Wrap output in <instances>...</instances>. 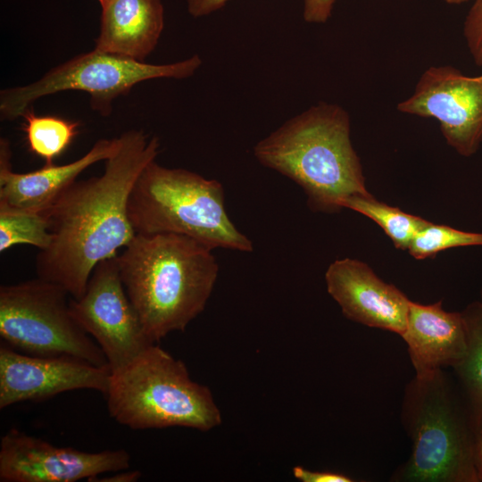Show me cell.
Listing matches in <instances>:
<instances>
[{
    "label": "cell",
    "instance_id": "5",
    "mask_svg": "<svg viewBox=\"0 0 482 482\" xmlns=\"http://www.w3.org/2000/svg\"><path fill=\"white\" fill-rule=\"evenodd\" d=\"M128 213L136 234L170 233L188 237L211 249L252 252V241L240 232L225 208L220 182L155 160L137 179Z\"/></svg>",
    "mask_w": 482,
    "mask_h": 482
},
{
    "label": "cell",
    "instance_id": "7",
    "mask_svg": "<svg viewBox=\"0 0 482 482\" xmlns=\"http://www.w3.org/2000/svg\"><path fill=\"white\" fill-rule=\"evenodd\" d=\"M203 60L197 54L171 63L153 64L93 49L52 68L39 79L0 91V117L14 120L44 96L63 91H83L92 109L107 117L113 101L134 86L154 79H186L193 76Z\"/></svg>",
    "mask_w": 482,
    "mask_h": 482
},
{
    "label": "cell",
    "instance_id": "22",
    "mask_svg": "<svg viewBox=\"0 0 482 482\" xmlns=\"http://www.w3.org/2000/svg\"><path fill=\"white\" fill-rule=\"evenodd\" d=\"M463 36L471 57L482 65V0H475L463 23Z\"/></svg>",
    "mask_w": 482,
    "mask_h": 482
},
{
    "label": "cell",
    "instance_id": "2",
    "mask_svg": "<svg viewBox=\"0 0 482 482\" xmlns=\"http://www.w3.org/2000/svg\"><path fill=\"white\" fill-rule=\"evenodd\" d=\"M212 250L182 235L136 234L117 254L125 290L154 342L184 331L204 310L219 273Z\"/></svg>",
    "mask_w": 482,
    "mask_h": 482
},
{
    "label": "cell",
    "instance_id": "14",
    "mask_svg": "<svg viewBox=\"0 0 482 482\" xmlns=\"http://www.w3.org/2000/svg\"><path fill=\"white\" fill-rule=\"evenodd\" d=\"M118 137L97 140L80 158L62 165L45 164L25 173L12 168V151L6 138L0 140V204L46 213L59 196L93 164L106 161L116 151Z\"/></svg>",
    "mask_w": 482,
    "mask_h": 482
},
{
    "label": "cell",
    "instance_id": "9",
    "mask_svg": "<svg viewBox=\"0 0 482 482\" xmlns=\"http://www.w3.org/2000/svg\"><path fill=\"white\" fill-rule=\"evenodd\" d=\"M116 256L98 262L84 294L70 299L73 317L99 345L112 372L155 343L128 296Z\"/></svg>",
    "mask_w": 482,
    "mask_h": 482
},
{
    "label": "cell",
    "instance_id": "18",
    "mask_svg": "<svg viewBox=\"0 0 482 482\" xmlns=\"http://www.w3.org/2000/svg\"><path fill=\"white\" fill-rule=\"evenodd\" d=\"M21 117L29 150L42 158L45 164H53L79 133L78 122L57 116L37 115L32 107Z\"/></svg>",
    "mask_w": 482,
    "mask_h": 482
},
{
    "label": "cell",
    "instance_id": "17",
    "mask_svg": "<svg viewBox=\"0 0 482 482\" xmlns=\"http://www.w3.org/2000/svg\"><path fill=\"white\" fill-rule=\"evenodd\" d=\"M467 328V351L453 370L456 385L476 435L482 432V304L462 313Z\"/></svg>",
    "mask_w": 482,
    "mask_h": 482
},
{
    "label": "cell",
    "instance_id": "20",
    "mask_svg": "<svg viewBox=\"0 0 482 482\" xmlns=\"http://www.w3.org/2000/svg\"><path fill=\"white\" fill-rule=\"evenodd\" d=\"M53 240L47 215L0 204V252L16 245H30L40 251Z\"/></svg>",
    "mask_w": 482,
    "mask_h": 482
},
{
    "label": "cell",
    "instance_id": "6",
    "mask_svg": "<svg viewBox=\"0 0 482 482\" xmlns=\"http://www.w3.org/2000/svg\"><path fill=\"white\" fill-rule=\"evenodd\" d=\"M110 416L131 429L188 428L209 431L222 422L210 388L157 343L111 374Z\"/></svg>",
    "mask_w": 482,
    "mask_h": 482
},
{
    "label": "cell",
    "instance_id": "4",
    "mask_svg": "<svg viewBox=\"0 0 482 482\" xmlns=\"http://www.w3.org/2000/svg\"><path fill=\"white\" fill-rule=\"evenodd\" d=\"M402 418L412 447L393 480L479 482L477 435L457 385L443 370L407 385Z\"/></svg>",
    "mask_w": 482,
    "mask_h": 482
},
{
    "label": "cell",
    "instance_id": "24",
    "mask_svg": "<svg viewBox=\"0 0 482 482\" xmlns=\"http://www.w3.org/2000/svg\"><path fill=\"white\" fill-rule=\"evenodd\" d=\"M294 477L302 482H352L353 479L333 471L310 470L301 466L293 468Z\"/></svg>",
    "mask_w": 482,
    "mask_h": 482
},
{
    "label": "cell",
    "instance_id": "26",
    "mask_svg": "<svg viewBox=\"0 0 482 482\" xmlns=\"http://www.w3.org/2000/svg\"><path fill=\"white\" fill-rule=\"evenodd\" d=\"M129 470V469H128ZM123 470L114 472L112 476L96 477L94 482H136L140 479L141 472L139 470Z\"/></svg>",
    "mask_w": 482,
    "mask_h": 482
},
{
    "label": "cell",
    "instance_id": "28",
    "mask_svg": "<svg viewBox=\"0 0 482 482\" xmlns=\"http://www.w3.org/2000/svg\"><path fill=\"white\" fill-rule=\"evenodd\" d=\"M444 1L449 4H460L468 0H444Z\"/></svg>",
    "mask_w": 482,
    "mask_h": 482
},
{
    "label": "cell",
    "instance_id": "19",
    "mask_svg": "<svg viewBox=\"0 0 482 482\" xmlns=\"http://www.w3.org/2000/svg\"><path fill=\"white\" fill-rule=\"evenodd\" d=\"M342 208L351 209L374 220L399 249H408L415 236L430 223L380 203L371 195L350 197L342 203Z\"/></svg>",
    "mask_w": 482,
    "mask_h": 482
},
{
    "label": "cell",
    "instance_id": "15",
    "mask_svg": "<svg viewBox=\"0 0 482 482\" xmlns=\"http://www.w3.org/2000/svg\"><path fill=\"white\" fill-rule=\"evenodd\" d=\"M401 337L407 344L417 377L454 367L468 346L463 314L445 312L441 301L429 305L411 301Z\"/></svg>",
    "mask_w": 482,
    "mask_h": 482
},
{
    "label": "cell",
    "instance_id": "3",
    "mask_svg": "<svg viewBox=\"0 0 482 482\" xmlns=\"http://www.w3.org/2000/svg\"><path fill=\"white\" fill-rule=\"evenodd\" d=\"M350 133L349 113L320 102L260 140L253 154L300 186L312 208L333 212L350 197L370 195Z\"/></svg>",
    "mask_w": 482,
    "mask_h": 482
},
{
    "label": "cell",
    "instance_id": "12",
    "mask_svg": "<svg viewBox=\"0 0 482 482\" xmlns=\"http://www.w3.org/2000/svg\"><path fill=\"white\" fill-rule=\"evenodd\" d=\"M111 369L69 357L33 356L5 344L0 346V409L21 402H39L56 395L90 389L104 395Z\"/></svg>",
    "mask_w": 482,
    "mask_h": 482
},
{
    "label": "cell",
    "instance_id": "8",
    "mask_svg": "<svg viewBox=\"0 0 482 482\" xmlns=\"http://www.w3.org/2000/svg\"><path fill=\"white\" fill-rule=\"evenodd\" d=\"M69 295L61 286L40 278L1 286L0 337L4 344L29 355L69 356L108 365L99 345L73 317Z\"/></svg>",
    "mask_w": 482,
    "mask_h": 482
},
{
    "label": "cell",
    "instance_id": "27",
    "mask_svg": "<svg viewBox=\"0 0 482 482\" xmlns=\"http://www.w3.org/2000/svg\"><path fill=\"white\" fill-rule=\"evenodd\" d=\"M476 467L478 481H482V432L477 435Z\"/></svg>",
    "mask_w": 482,
    "mask_h": 482
},
{
    "label": "cell",
    "instance_id": "23",
    "mask_svg": "<svg viewBox=\"0 0 482 482\" xmlns=\"http://www.w3.org/2000/svg\"><path fill=\"white\" fill-rule=\"evenodd\" d=\"M335 3L336 0H303V19L308 22H326Z\"/></svg>",
    "mask_w": 482,
    "mask_h": 482
},
{
    "label": "cell",
    "instance_id": "25",
    "mask_svg": "<svg viewBox=\"0 0 482 482\" xmlns=\"http://www.w3.org/2000/svg\"><path fill=\"white\" fill-rule=\"evenodd\" d=\"M230 0H187L188 13L199 18L221 9Z\"/></svg>",
    "mask_w": 482,
    "mask_h": 482
},
{
    "label": "cell",
    "instance_id": "13",
    "mask_svg": "<svg viewBox=\"0 0 482 482\" xmlns=\"http://www.w3.org/2000/svg\"><path fill=\"white\" fill-rule=\"evenodd\" d=\"M325 280L328 294L346 318L399 336L404 332L411 301L364 262L336 260L328 266Z\"/></svg>",
    "mask_w": 482,
    "mask_h": 482
},
{
    "label": "cell",
    "instance_id": "29",
    "mask_svg": "<svg viewBox=\"0 0 482 482\" xmlns=\"http://www.w3.org/2000/svg\"><path fill=\"white\" fill-rule=\"evenodd\" d=\"M100 4H103L106 0H98Z\"/></svg>",
    "mask_w": 482,
    "mask_h": 482
},
{
    "label": "cell",
    "instance_id": "10",
    "mask_svg": "<svg viewBox=\"0 0 482 482\" xmlns=\"http://www.w3.org/2000/svg\"><path fill=\"white\" fill-rule=\"evenodd\" d=\"M397 110L436 119L447 144L470 156L482 142V74L467 76L453 66L429 67Z\"/></svg>",
    "mask_w": 482,
    "mask_h": 482
},
{
    "label": "cell",
    "instance_id": "21",
    "mask_svg": "<svg viewBox=\"0 0 482 482\" xmlns=\"http://www.w3.org/2000/svg\"><path fill=\"white\" fill-rule=\"evenodd\" d=\"M468 245H482V233L429 223L415 236L408 250L414 258L424 259L440 251Z\"/></svg>",
    "mask_w": 482,
    "mask_h": 482
},
{
    "label": "cell",
    "instance_id": "11",
    "mask_svg": "<svg viewBox=\"0 0 482 482\" xmlns=\"http://www.w3.org/2000/svg\"><path fill=\"white\" fill-rule=\"evenodd\" d=\"M129 465L130 455L124 449L88 453L59 447L13 428L0 441L1 482H91Z\"/></svg>",
    "mask_w": 482,
    "mask_h": 482
},
{
    "label": "cell",
    "instance_id": "16",
    "mask_svg": "<svg viewBox=\"0 0 482 482\" xmlns=\"http://www.w3.org/2000/svg\"><path fill=\"white\" fill-rule=\"evenodd\" d=\"M95 49L145 62L164 26L161 0H106Z\"/></svg>",
    "mask_w": 482,
    "mask_h": 482
},
{
    "label": "cell",
    "instance_id": "1",
    "mask_svg": "<svg viewBox=\"0 0 482 482\" xmlns=\"http://www.w3.org/2000/svg\"><path fill=\"white\" fill-rule=\"evenodd\" d=\"M157 137L130 129L118 137L115 153L102 175L76 180L46 212L53 240L36 259L37 278L80 297L98 262L117 255L136 236L128 213L132 187L155 160Z\"/></svg>",
    "mask_w": 482,
    "mask_h": 482
}]
</instances>
